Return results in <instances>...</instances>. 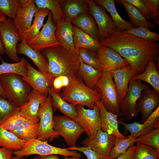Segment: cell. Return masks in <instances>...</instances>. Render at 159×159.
Here are the masks:
<instances>
[{"instance_id":"6da1fadb","label":"cell","mask_w":159,"mask_h":159,"mask_svg":"<svg viewBox=\"0 0 159 159\" xmlns=\"http://www.w3.org/2000/svg\"><path fill=\"white\" fill-rule=\"evenodd\" d=\"M117 52L128 62L134 77L144 72L149 62L156 59L159 43L116 29L108 38L99 42Z\"/></svg>"},{"instance_id":"7a4b0ae2","label":"cell","mask_w":159,"mask_h":159,"mask_svg":"<svg viewBox=\"0 0 159 159\" xmlns=\"http://www.w3.org/2000/svg\"><path fill=\"white\" fill-rule=\"evenodd\" d=\"M41 52L47 59L49 74L54 79L62 76L69 81L79 77L81 62L78 51L71 52L59 45L46 48Z\"/></svg>"},{"instance_id":"3957f363","label":"cell","mask_w":159,"mask_h":159,"mask_svg":"<svg viewBox=\"0 0 159 159\" xmlns=\"http://www.w3.org/2000/svg\"><path fill=\"white\" fill-rule=\"evenodd\" d=\"M61 96L75 107L80 105L91 109L96 101L100 100L97 92L87 86L80 77L69 80L68 84L62 88Z\"/></svg>"},{"instance_id":"277c9868","label":"cell","mask_w":159,"mask_h":159,"mask_svg":"<svg viewBox=\"0 0 159 159\" xmlns=\"http://www.w3.org/2000/svg\"><path fill=\"white\" fill-rule=\"evenodd\" d=\"M0 82L6 99L19 107L28 102L32 89L21 76L14 73L3 74L0 76Z\"/></svg>"},{"instance_id":"5b68a950","label":"cell","mask_w":159,"mask_h":159,"mask_svg":"<svg viewBox=\"0 0 159 159\" xmlns=\"http://www.w3.org/2000/svg\"><path fill=\"white\" fill-rule=\"evenodd\" d=\"M93 89L98 94L102 104L108 112L121 116L120 98L111 74L104 72Z\"/></svg>"},{"instance_id":"8992f818","label":"cell","mask_w":159,"mask_h":159,"mask_svg":"<svg viewBox=\"0 0 159 159\" xmlns=\"http://www.w3.org/2000/svg\"><path fill=\"white\" fill-rule=\"evenodd\" d=\"M13 154L19 158L35 154L40 155H60L80 158L82 157L81 154L77 151L55 147L49 144L47 141H43L38 139L28 141L21 150L14 151Z\"/></svg>"},{"instance_id":"52a82bcc","label":"cell","mask_w":159,"mask_h":159,"mask_svg":"<svg viewBox=\"0 0 159 159\" xmlns=\"http://www.w3.org/2000/svg\"><path fill=\"white\" fill-rule=\"evenodd\" d=\"M150 88L146 84L140 81L132 79L130 80L127 92L120 102V119L130 121L137 116L138 113L136 110V106L138 101L143 91Z\"/></svg>"},{"instance_id":"ba28073f","label":"cell","mask_w":159,"mask_h":159,"mask_svg":"<svg viewBox=\"0 0 159 159\" xmlns=\"http://www.w3.org/2000/svg\"><path fill=\"white\" fill-rule=\"evenodd\" d=\"M53 128L55 132L63 138L69 147L76 146L77 140L85 132L78 123L65 116H54Z\"/></svg>"},{"instance_id":"9c48e42d","label":"cell","mask_w":159,"mask_h":159,"mask_svg":"<svg viewBox=\"0 0 159 159\" xmlns=\"http://www.w3.org/2000/svg\"><path fill=\"white\" fill-rule=\"evenodd\" d=\"M53 113L52 99L49 94L47 100L40 107L37 139L43 141L49 140L51 142L59 138V135L53 129Z\"/></svg>"},{"instance_id":"30bf717a","label":"cell","mask_w":159,"mask_h":159,"mask_svg":"<svg viewBox=\"0 0 159 159\" xmlns=\"http://www.w3.org/2000/svg\"><path fill=\"white\" fill-rule=\"evenodd\" d=\"M56 25L53 22L52 14L49 11L45 23L41 30L34 38L27 42V44L32 49L42 52L46 48L60 45L55 35Z\"/></svg>"},{"instance_id":"8fae6325","label":"cell","mask_w":159,"mask_h":159,"mask_svg":"<svg viewBox=\"0 0 159 159\" xmlns=\"http://www.w3.org/2000/svg\"><path fill=\"white\" fill-rule=\"evenodd\" d=\"M0 33L4 44L5 53L12 61L17 62L20 60L17 52V43L21 41L20 34L13 21L8 18L0 23Z\"/></svg>"},{"instance_id":"7c38bea8","label":"cell","mask_w":159,"mask_h":159,"mask_svg":"<svg viewBox=\"0 0 159 159\" xmlns=\"http://www.w3.org/2000/svg\"><path fill=\"white\" fill-rule=\"evenodd\" d=\"M89 12L94 17L98 29V41L100 42L105 39L117 29L106 10L94 0H88Z\"/></svg>"},{"instance_id":"4fadbf2b","label":"cell","mask_w":159,"mask_h":159,"mask_svg":"<svg viewBox=\"0 0 159 159\" xmlns=\"http://www.w3.org/2000/svg\"><path fill=\"white\" fill-rule=\"evenodd\" d=\"M75 108L77 116L74 121L84 130L88 137H92L100 129L99 107L96 103L92 109H86L80 105H76Z\"/></svg>"},{"instance_id":"5bb4252c","label":"cell","mask_w":159,"mask_h":159,"mask_svg":"<svg viewBox=\"0 0 159 159\" xmlns=\"http://www.w3.org/2000/svg\"><path fill=\"white\" fill-rule=\"evenodd\" d=\"M159 107L143 123L138 122L127 123L120 119L118 120L119 125L123 126L125 130L123 134H125L128 131L130 135L128 136L136 139L137 137L147 134L156 128H159Z\"/></svg>"},{"instance_id":"9a60e30c","label":"cell","mask_w":159,"mask_h":159,"mask_svg":"<svg viewBox=\"0 0 159 159\" xmlns=\"http://www.w3.org/2000/svg\"><path fill=\"white\" fill-rule=\"evenodd\" d=\"M116 137L100 129L92 137L85 139L82 144L84 147H90L96 152L108 156L110 149L114 144Z\"/></svg>"},{"instance_id":"2e32d148","label":"cell","mask_w":159,"mask_h":159,"mask_svg":"<svg viewBox=\"0 0 159 159\" xmlns=\"http://www.w3.org/2000/svg\"><path fill=\"white\" fill-rule=\"evenodd\" d=\"M96 53L102 72H110L129 64L117 52L110 47L100 45Z\"/></svg>"},{"instance_id":"e0dca14e","label":"cell","mask_w":159,"mask_h":159,"mask_svg":"<svg viewBox=\"0 0 159 159\" xmlns=\"http://www.w3.org/2000/svg\"><path fill=\"white\" fill-rule=\"evenodd\" d=\"M19 1L20 6L13 21L21 36L31 26L33 17L37 9L34 0Z\"/></svg>"},{"instance_id":"ac0fdd59","label":"cell","mask_w":159,"mask_h":159,"mask_svg":"<svg viewBox=\"0 0 159 159\" xmlns=\"http://www.w3.org/2000/svg\"><path fill=\"white\" fill-rule=\"evenodd\" d=\"M17 54H24L31 59L38 70L47 79L49 87H52L54 80L49 74L47 59L41 52L37 51L30 47L26 43L21 41L17 45Z\"/></svg>"},{"instance_id":"d6986e66","label":"cell","mask_w":159,"mask_h":159,"mask_svg":"<svg viewBox=\"0 0 159 159\" xmlns=\"http://www.w3.org/2000/svg\"><path fill=\"white\" fill-rule=\"evenodd\" d=\"M159 106V93L150 88L143 90L136 106L137 111L142 115L141 123L146 121Z\"/></svg>"},{"instance_id":"ffe728a7","label":"cell","mask_w":159,"mask_h":159,"mask_svg":"<svg viewBox=\"0 0 159 159\" xmlns=\"http://www.w3.org/2000/svg\"><path fill=\"white\" fill-rule=\"evenodd\" d=\"M47 96L32 90L28 102L19 107V112L32 124L38 123L39 121V110L41 105L47 99Z\"/></svg>"},{"instance_id":"44dd1931","label":"cell","mask_w":159,"mask_h":159,"mask_svg":"<svg viewBox=\"0 0 159 159\" xmlns=\"http://www.w3.org/2000/svg\"><path fill=\"white\" fill-rule=\"evenodd\" d=\"M95 103L100 109V129L120 139H127V137L121 134L118 130L119 124L117 120L118 116L107 111L101 100L96 101Z\"/></svg>"},{"instance_id":"7402d4cb","label":"cell","mask_w":159,"mask_h":159,"mask_svg":"<svg viewBox=\"0 0 159 159\" xmlns=\"http://www.w3.org/2000/svg\"><path fill=\"white\" fill-rule=\"evenodd\" d=\"M26 64L27 74L25 77H23V79L30 85L33 90L47 96L49 87L47 78L32 66L27 60Z\"/></svg>"},{"instance_id":"603a6c76","label":"cell","mask_w":159,"mask_h":159,"mask_svg":"<svg viewBox=\"0 0 159 159\" xmlns=\"http://www.w3.org/2000/svg\"><path fill=\"white\" fill-rule=\"evenodd\" d=\"M112 76L120 101L125 97L130 80L134 77L129 64L110 71Z\"/></svg>"},{"instance_id":"cb8c5ba5","label":"cell","mask_w":159,"mask_h":159,"mask_svg":"<svg viewBox=\"0 0 159 159\" xmlns=\"http://www.w3.org/2000/svg\"><path fill=\"white\" fill-rule=\"evenodd\" d=\"M56 37L60 45L71 52L75 49L73 43L72 24L64 18L57 25Z\"/></svg>"},{"instance_id":"d4e9b609","label":"cell","mask_w":159,"mask_h":159,"mask_svg":"<svg viewBox=\"0 0 159 159\" xmlns=\"http://www.w3.org/2000/svg\"><path fill=\"white\" fill-rule=\"evenodd\" d=\"M64 18L71 21L80 15L88 12V0H60Z\"/></svg>"},{"instance_id":"484cf974","label":"cell","mask_w":159,"mask_h":159,"mask_svg":"<svg viewBox=\"0 0 159 159\" xmlns=\"http://www.w3.org/2000/svg\"><path fill=\"white\" fill-rule=\"evenodd\" d=\"M71 22L73 25L99 42L97 26L94 17L89 12L80 15L73 19Z\"/></svg>"},{"instance_id":"4316f807","label":"cell","mask_w":159,"mask_h":159,"mask_svg":"<svg viewBox=\"0 0 159 159\" xmlns=\"http://www.w3.org/2000/svg\"><path fill=\"white\" fill-rule=\"evenodd\" d=\"M48 94L50 96L52 107L58 110L64 116L75 121L77 113L75 107L68 103L61 96L60 92L55 90L52 87H49Z\"/></svg>"},{"instance_id":"83f0119b","label":"cell","mask_w":159,"mask_h":159,"mask_svg":"<svg viewBox=\"0 0 159 159\" xmlns=\"http://www.w3.org/2000/svg\"><path fill=\"white\" fill-rule=\"evenodd\" d=\"M49 11V9L44 8L37 9L35 13L34 19L31 26L21 36V41L26 43L37 36L42 27L44 19L48 16Z\"/></svg>"},{"instance_id":"f1b7e54d","label":"cell","mask_w":159,"mask_h":159,"mask_svg":"<svg viewBox=\"0 0 159 159\" xmlns=\"http://www.w3.org/2000/svg\"><path fill=\"white\" fill-rule=\"evenodd\" d=\"M73 43L75 49L83 48L96 52L99 48V42L90 35L72 24Z\"/></svg>"},{"instance_id":"f546056e","label":"cell","mask_w":159,"mask_h":159,"mask_svg":"<svg viewBox=\"0 0 159 159\" xmlns=\"http://www.w3.org/2000/svg\"><path fill=\"white\" fill-rule=\"evenodd\" d=\"M96 3L103 6L110 14L117 29L127 31L134 28L129 22L123 19L116 9L113 0H95Z\"/></svg>"},{"instance_id":"4dcf8cb0","label":"cell","mask_w":159,"mask_h":159,"mask_svg":"<svg viewBox=\"0 0 159 159\" xmlns=\"http://www.w3.org/2000/svg\"><path fill=\"white\" fill-rule=\"evenodd\" d=\"M132 79L148 83L159 93V73L153 60L149 61L143 72L135 76Z\"/></svg>"},{"instance_id":"1f68e13d","label":"cell","mask_w":159,"mask_h":159,"mask_svg":"<svg viewBox=\"0 0 159 159\" xmlns=\"http://www.w3.org/2000/svg\"><path fill=\"white\" fill-rule=\"evenodd\" d=\"M28 141L21 140L13 133L0 127V146L13 150L22 149Z\"/></svg>"},{"instance_id":"d6a6232c","label":"cell","mask_w":159,"mask_h":159,"mask_svg":"<svg viewBox=\"0 0 159 159\" xmlns=\"http://www.w3.org/2000/svg\"><path fill=\"white\" fill-rule=\"evenodd\" d=\"M119 1L125 7L130 19L129 21L135 27L141 26L148 28L155 27V25L145 19L132 4L126 0H121Z\"/></svg>"},{"instance_id":"836d02e7","label":"cell","mask_w":159,"mask_h":159,"mask_svg":"<svg viewBox=\"0 0 159 159\" xmlns=\"http://www.w3.org/2000/svg\"><path fill=\"white\" fill-rule=\"evenodd\" d=\"M103 72L81 62L79 76L87 86L93 89Z\"/></svg>"},{"instance_id":"e575fe53","label":"cell","mask_w":159,"mask_h":159,"mask_svg":"<svg viewBox=\"0 0 159 159\" xmlns=\"http://www.w3.org/2000/svg\"><path fill=\"white\" fill-rule=\"evenodd\" d=\"M37 9H47L51 11L54 24L56 25L64 16L60 4V0H34Z\"/></svg>"},{"instance_id":"d590c367","label":"cell","mask_w":159,"mask_h":159,"mask_svg":"<svg viewBox=\"0 0 159 159\" xmlns=\"http://www.w3.org/2000/svg\"><path fill=\"white\" fill-rule=\"evenodd\" d=\"M39 124H32L27 121L9 131L21 140L29 141L37 139Z\"/></svg>"},{"instance_id":"8d00e7d4","label":"cell","mask_w":159,"mask_h":159,"mask_svg":"<svg viewBox=\"0 0 159 159\" xmlns=\"http://www.w3.org/2000/svg\"><path fill=\"white\" fill-rule=\"evenodd\" d=\"M26 60L24 57H21L19 62L13 63H8L3 60L0 64V76L5 74L14 73L25 77L27 72Z\"/></svg>"},{"instance_id":"74e56055","label":"cell","mask_w":159,"mask_h":159,"mask_svg":"<svg viewBox=\"0 0 159 159\" xmlns=\"http://www.w3.org/2000/svg\"><path fill=\"white\" fill-rule=\"evenodd\" d=\"M126 139L116 137L114 144L111 148L109 155L110 159H115L125 152L131 146L137 142V139L128 136Z\"/></svg>"},{"instance_id":"f35d334b","label":"cell","mask_w":159,"mask_h":159,"mask_svg":"<svg viewBox=\"0 0 159 159\" xmlns=\"http://www.w3.org/2000/svg\"><path fill=\"white\" fill-rule=\"evenodd\" d=\"M13 102L0 95V125L11 116L19 111Z\"/></svg>"},{"instance_id":"ab89813d","label":"cell","mask_w":159,"mask_h":159,"mask_svg":"<svg viewBox=\"0 0 159 159\" xmlns=\"http://www.w3.org/2000/svg\"><path fill=\"white\" fill-rule=\"evenodd\" d=\"M78 54L81 62L102 72L96 52L81 48L79 49Z\"/></svg>"},{"instance_id":"60d3db41","label":"cell","mask_w":159,"mask_h":159,"mask_svg":"<svg viewBox=\"0 0 159 159\" xmlns=\"http://www.w3.org/2000/svg\"><path fill=\"white\" fill-rule=\"evenodd\" d=\"M159 152L154 148L137 143L133 159H158Z\"/></svg>"},{"instance_id":"b9f144b4","label":"cell","mask_w":159,"mask_h":159,"mask_svg":"<svg viewBox=\"0 0 159 159\" xmlns=\"http://www.w3.org/2000/svg\"><path fill=\"white\" fill-rule=\"evenodd\" d=\"M20 6L19 0H0V11L14 19Z\"/></svg>"},{"instance_id":"7bdbcfd3","label":"cell","mask_w":159,"mask_h":159,"mask_svg":"<svg viewBox=\"0 0 159 159\" xmlns=\"http://www.w3.org/2000/svg\"><path fill=\"white\" fill-rule=\"evenodd\" d=\"M124 31L127 33L140 38L156 42L159 41V34L150 31L149 28L144 26L134 27Z\"/></svg>"},{"instance_id":"ee69618b","label":"cell","mask_w":159,"mask_h":159,"mask_svg":"<svg viewBox=\"0 0 159 159\" xmlns=\"http://www.w3.org/2000/svg\"><path fill=\"white\" fill-rule=\"evenodd\" d=\"M137 143L151 146L159 152V128L154 129L151 132L137 137Z\"/></svg>"},{"instance_id":"f6af8a7d","label":"cell","mask_w":159,"mask_h":159,"mask_svg":"<svg viewBox=\"0 0 159 159\" xmlns=\"http://www.w3.org/2000/svg\"><path fill=\"white\" fill-rule=\"evenodd\" d=\"M28 121L20 112L11 116L0 125L3 128L11 131Z\"/></svg>"},{"instance_id":"bcb514c9","label":"cell","mask_w":159,"mask_h":159,"mask_svg":"<svg viewBox=\"0 0 159 159\" xmlns=\"http://www.w3.org/2000/svg\"><path fill=\"white\" fill-rule=\"evenodd\" d=\"M67 149L82 152L86 156L88 159H110L108 156L96 152L91 150L90 147H69Z\"/></svg>"},{"instance_id":"7dc6e473","label":"cell","mask_w":159,"mask_h":159,"mask_svg":"<svg viewBox=\"0 0 159 159\" xmlns=\"http://www.w3.org/2000/svg\"><path fill=\"white\" fill-rule=\"evenodd\" d=\"M144 4L149 12L151 19L155 23L159 24V0H143Z\"/></svg>"},{"instance_id":"c3c4849f","label":"cell","mask_w":159,"mask_h":159,"mask_svg":"<svg viewBox=\"0 0 159 159\" xmlns=\"http://www.w3.org/2000/svg\"><path fill=\"white\" fill-rule=\"evenodd\" d=\"M133 5L146 19H151L150 14L146 8L143 0H126Z\"/></svg>"},{"instance_id":"681fc988","label":"cell","mask_w":159,"mask_h":159,"mask_svg":"<svg viewBox=\"0 0 159 159\" xmlns=\"http://www.w3.org/2000/svg\"><path fill=\"white\" fill-rule=\"evenodd\" d=\"M136 148L134 145L130 147L125 153L120 155L115 159H133Z\"/></svg>"},{"instance_id":"f907efd6","label":"cell","mask_w":159,"mask_h":159,"mask_svg":"<svg viewBox=\"0 0 159 159\" xmlns=\"http://www.w3.org/2000/svg\"><path fill=\"white\" fill-rule=\"evenodd\" d=\"M14 151L6 148H0V159H11Z\"/></svg>"},{"instance_id":"816d5d0a","label":"cell","mask_w":159,"mask_h":159,"mask_svg":"<svg viewBox=\"0 0 159 159\" xmlns=\"http://www.w3.org/2000/svg\"><path fill=\"white\" fill-rule=\"evenodd\" d=\"M58 155H38L33 159H59Z\"/></svg>"},{"instance_id":"f5cc1de1","label":"cell","mask_w":159,"mask_h":159,"mask_svg":"<svg viewBox=\"0 0 159 159\" xmlns=\"http://www.w3.org/2000/svg\"><path fill=\"white\" fill-rule=\"evenodd\" d=\"M5 53V49L1 35L0 33V54L3 55Z\"/></svg>"},{"instance_id":"db71d44e","label":"cell","mask_w":159,"mask_h":159,"mask_svg":"<svg viewBox=\"0 0 159 159\" xmlns=\"http://www.w3.org/2000/svg\"><path fill=\"white\" fill-rule=\"evenodd\" d=\"M7 19L6 16L0 11V23L5 21Z\"/></svg>"},{"instance_id":"11a10c76","label":"cell","mask_w":159,"mask_h":159,"mask_svg":"<svg viewBox=\"0 0 159 159\" xmlns=\"http://www.w3.org/2000/svg\"><path fill=\"white\" fill-rule=\"evenodd\" d=\"M0 95L4 98H6L4 91L0 82Z\"/></svg>"},{"instance_id":"9f6ffc18","label":"cell","mask_w":159,"mask_h":159,"mask_svg":"<svg viewBox=\"0 0 159 159\" xmlns=\"http://www.w3.org/2000/svg\"><path fill=\"white\" fill-rule=\"evenodd\" d=\"M63 159H81L80 158L76 157H72L71 158L68 157V156H64V157ZM85 159H88L87 158Z\"/></svg>"},{"instance_id":"6f0895ef","label":"cell","mask_w":159,"mask_h":159,"mask_svg":"<svg viewBox=\"0 0 159 159\" xmlns=\"http://www.w3.org/2000/svg\"><path fill=\"white\" fill-rule=\"evenodd\" d=\"M11 159H26L24 157H22L21 158H19L15 156H12Z\"/></svg>"},{"instance_id":"680465c9","label":"cell","mask_w":159,"mask_h":159,"mask_svg":"<svg viewBox=\"0 0 159 159\" xmlns=\"http://www.w3.org/2000/svg\"><path fill=\"white\" fill-rule=\"evenodd\" d=\"M1 55L0 54V61H3V59H2V58Z\"/></svg>"}]
</instances>
